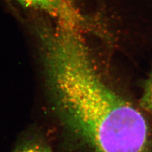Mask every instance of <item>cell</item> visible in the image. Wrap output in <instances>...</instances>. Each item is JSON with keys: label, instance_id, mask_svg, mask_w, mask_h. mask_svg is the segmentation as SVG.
<instances>
[{"label": "cell", "instance_id": "obj_1", "mask_svg": "<svg viewBox=\"0 0 152 152\" xmlns=\"http://www.w3.org/2000/svg\"><path fill=\"white\" fill-rule=\"evenodd\" d=\"M78 23L58 22L43 39L50 81L66 124L93 152H152L148 113L102 79Z\"/></svg>", "mask_w": 152, "mask_h": 152}, {"label": "cell", "instance_id": "obj_2", "mask_svg": "<svg viewBox=\"0 0 152 152\" xmlns=\"http://www.w3.org/2000/svg\"><path fill=\"white\" fill-rule=\"evenodd\" d=\"M27 10L39 11L56 17L58 20L75 15L72 0H4Z\"/></svg>", "mask_w": 152, "mask_h": 152}, {"label": "cell", "instance_id": "obj_3", "mask_svg": "<svg viewBox=\"0 0 152 152\" xmlns=\"http://www.w3.org/2000/svg\"><path fill=\"white\" fill-rule=\"evenodd\" d=\"M139 104L145 112L152 115V70L143 83Z\"/></svg>", "mask_w": 152, "mask_h": 152}, {"label": "cell", "instance_id": "obj_4", "mask_svg": "<svg viewBox=\"0 0 152 152\" xmlns=\"http://www.w3.org/2000/svg\"><path fill=\"white\" fill-rule=\"evenodd\" d=\"M18 152H51V150L45 145L40 144H32L21 149Z\"/></svg>", "mask_w": 152, "mask_h": 152}]
</instances>
